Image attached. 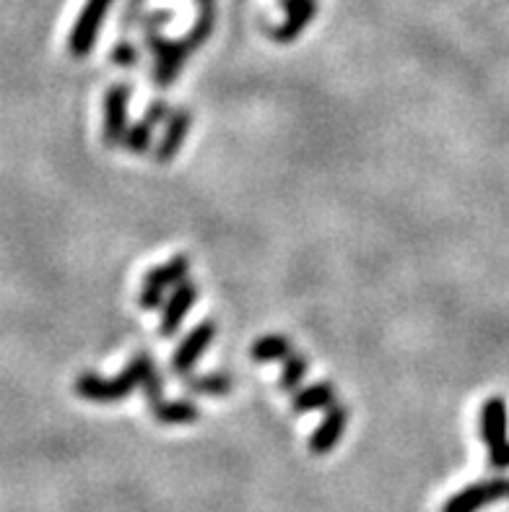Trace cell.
<instances>
[{
  "label": "cell",
  "mask_w": 509,
  "mask_h": 512,
  "mask_svg": "<svg viewBox=\"0 0 509 512\" xmlns=\"http://www.w3.org/2000/svg\"><path fill=\"white\" fill-rule=\"evenodd\" d=\"M499 500H509V479H502V476L460 489L445 502L442 512H478L481 507L494 505Z\"/></svg>",
  "instance_id": "obj_5"
},
{
  "label": "cell",
  "mask_w": 509,
  "mask_h": 512,
  "mask_svg": "<svg viewBox=\"0 0 509 512\" xmlns=\"http://www.w3.org/2000/svg\"><path fill=\"white\" fill-rule=\"evenodd\" d=\"M232 385V377L224 375V372H216V375H203L187 380L185 388L187 393H193V396H229Z\"/></svg>",
  "instance_id": "obj_15"
},
{
  "label": "cell",
  "mask_w": 509,
  "mask_h": 512,
  "mask_svg": "<svg viewBox=\"0 0 509 512\" xmlns=\"http://www.w3.org/2000/svg\"><path fill=\"white\" fill-rule=\"evenodd\" d=\"M156 422L162 424H193L198 422V406L190 401H169V403H156L151 406Z\"/></svg>",
  "instance_id": "obj_14"
},
{
  "label": "cell",
  "mask_w": 509,
  "mask_h": 512,
  "mask_svg": "<svg viewBox=\"0 0 509 512\" xmlns=\"http://www.w3.org/2000/svg\"><path fill=\"white\" fill-rule=\"evenodd\" d=\"M190 125H193V117L187 110H172L167 117V130H164V138L162 143L156 146V162L159 164H167L172 162L177 151L182 149V141L187 138L190 133Z\"/></svg>",
  "instance_id": "obj_12"
},
{
  "label": "cell",
  "mask_w": 509,
  "mask_h": 512,
  "mask_svg": "<svg viewBox=\"0 0 509 512\" xmlns=\"http://www.w3.org/2000/svg\"><path fill=\"white\" fill-rule=\"evenodd\" d=\"M281 6L286 11V21L276 29H268V34L278 45H289V42L299 39V34L315 19L317 0H281Z\"/></svg>",
  "instance_id": "obj_9"
},
{
  "label": "cell",
  "mask_w": 509,
  "mask_h": 512,
  "mask_svg": "<svg viewBox=\"0 0 509 512\" xmlns=\"http://www.w3.org/2000/svg\"><path fill=\"white\" fill-rule=\"evenodd\" d=\"M509 416H507V401L499 396L489 398L481 406V440L489 448V463L491 468L504 471L509 468Z\"/></svg>",
  "instance_id": "obj_2"
},
{
  "label": "cell",
  "mask_w": 509,
  "mask_h": 512,
  "mask_svg": "<svg viewBox=\"0 0 509 512\" xmlns=\"http://www.w3.org/2000/svg\"><path fill=\"white\" fill-rule=\"evenodd\" d=\"M112 60H115L117 65L130 68V65L138 63V50L133 45H128V42H123V45H117L115 50H112Z\"/></svg>",
  "instance_id": "obj_19"
},
{
  "label": "cell",
  "mask_w": 509,
  "mask_h": 512,
  "mask_svg": "<svg viewBox=\"0 0 509 512\" xmlns=\"http://www.w3.org/2000/svg\"><path fill=\"white\" fill-rule=\"evenodd\" d=\"M149 47H154L156 52V84L159 86H172L180 76L182 65H185L187 52H190V45H187L185 39L180 42H167V39L156 37V26L149 29Z\"/></svg>",
  "instance_id": "obj_6"
},
{
  "label": "cell",
  "mask_w": 509,
  "mask_h": 512,
  "mask_svg": "<svg viewBox=\"0 0 509 512\" xmlns=\"http://www.w3.org/2000/svg\"><path fill=\"white\" fill-rule=\"evenodd\" d=\"M198 302V286L190 284V281H182V284L174 286L172 297H169L167 307H164L162 325H159V333L164 338H172L174 333L180 331V323L185 320V315L190 312V307Z\"/></svg>",
  "instance_id": "obj_11"
},
{
  "label": "cell",
  "mask_w": 509,
  "mask_h": 512,
  "mask_svg": "<svg viewBox=\"0 0 509 512\" xmlns=\"http://www.w3.org/2000/svg\"><path fill=\"white\" fill-rule=\"evenodd\" d=\"M291 354V344L286 336H263L258 344L250 349V357L255 362H278Z\"/></svg>",
  "instance_id": "obj_16"
},
{
  "label": "cell",
  "mask_w": 509,
  "mask_h": 512,
  "mask_svg": "<svg viewBox=\"0 0 509 512\" xmlns=\"http://www.w3.org/2000/svg\"><path fill=\"white\" fill-rule=\"evenodd\" d=\"M128 99L130 89L123 84L112 86L104 94V143L107 146L123 143L125 133H128Z\"/></svg>",
  "instance_id": "obj_8"
},
{
  "label": "cell",
  "mask_w": 509,
  "mask_h": 512,
  "mask_svg": "<svg viewBox=\"0 0 509 512\" xmlns=\"http://www.w3.org/2000/svg\"><path fill=\"white\" fill-rule=\"evenodd\" d=\"M336 403V390L330 383H315L310 388H302L294 393L291 409L294 414H310V411H323L330 409Z\"/></svg>",
  "instance_id": "obj_13"
},
{
  "label": "cell",
  "mask_w": 509,
  "mask_h": 512,
  "mask_svg": "<svg viewBox=\"0 0 509 512\" xmlns=\"http://www.w3.org/2000/svg\"><path fill=\"white\" fill-rule=\"evenodd\" d=\"M307 370H310V362L302 354H289L284 364V372H281V390L284 393H297L302 380L307 377Z\"/></svg>",
  "instance_id": "obj_17"
},
{
  "label": "cell",
  "mask_w": 509,
  "mask_h": 512,
  "mask_svg": "<svg viewBox=\"0 0 509 512\" xmlns=\"http://www.w3.org/2000/svg\"><path fill=\"white\" fill-rule=\"evenodd\" d=\"M151 133H154V128L141 120V123H136L125 133L123 146L128 151H133V154H146L151 149Z\"/></svg>",
  "instance_id": "obj_18"
},
{
  "label": "cell",
  "mask_w": 509,
  "mask_h": 512,
  "mask_svg": "<svg viewBox=\"0 0 509 512\" xmlns=\"http://www.w3.org/2000/svg\"><path fill=\"white\" fill-rule=\"evenodd\" d=\"M187 271H190V260L185 255H177V258L167 260L162 266L151 268L146 273V279H143V289H141V310H156V307L162 305L164 292H167L169 286H177L185 281Z\"/></svg>",
  "instance_id": "obj_3"
},
{
  "label": "cell",
  "mask_w": 509,
  "mask_h": 512,
  "mask_svg": "<svg viewBox=\"0 0 509 512\" xmlns=\"http://www.w3.org/2000/svg\"><path fill=\"white\" fill-rule=\"evenodd\" d=\"M348 424V409L343 403H333L330 411L325 414L323 424L315 429V435L310 437V453L312 455H328L343 440Z\"/></svg>",
  "instance_id": "obj_10"
},
{
  "label": "cell",
  "mask_w": 509,
  "mask_h": 512,
  "mask_svg": "<svg viewBox=\"0 0 509 512\" xmlns=\"http://www.w3.org/2000/svg\"><path fill=\"white\" fill-rule=\"evenodd\" d=\"M115 0H86L81 13H78L76 24L71 29V37H68V50H71L73 58H84L94 50L99 37V29H102L104 13L110 11V6Z\"/></svg>",
  "instance_id": "obj_4"
},
{
  "label": "cell",
  "mask_w": 509,
  "mask_h": 512,
  "mask_svg": "<svg viewBox=\"0 0 509 512\" xmlns=\"http://www.w3.org/2000/svg\"><path fill=\"white\" fill-rule=\"evenodd\" d=\"M213 338H216V323H213V320H203V323L195 325L193 331L185 336L180 349L174 351V357H172L174 375L185 377L187 372L193 370L195 364H198V359L206 354V349L211 346Z\"/></svg>",
  "instance_id": "obj_7"
},
{
  "label": "cell",
  "mask_w": 509,
  "mask_h": 512,
  "mask_svg": "<svg viewBox=\"0 0 509 512\" xmlns=\"http://www.w3.org/2000/svg\"><path fill=\"white\" fill-rule=\"evenodd\" d=\"M138 388H143V393H146L151 406L162 403V375L156 372L154 359L146 357V354H138V357L133 359L120 375L112 377V380H104V377L94 375V372H84V375L76 380L78 396L84 398V401L94 403L123 401L130 393H136Z\"/></svg>",
  "instance_id": "obj_1"
}]
</instances>
